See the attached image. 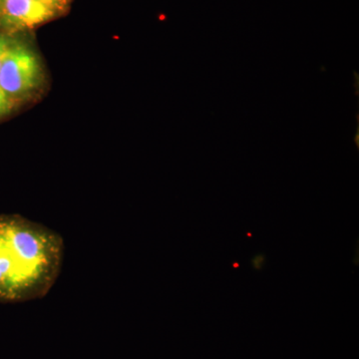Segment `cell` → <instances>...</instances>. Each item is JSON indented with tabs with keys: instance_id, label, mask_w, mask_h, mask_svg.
<instances>
[{
	"instance_id": "4",
	"label": "cell",
	"mask_w": 359,
	"mask_h": 359,
	"mask_svg": "<svg viewBox=\"0 0 359 359\" xmlns=\"http://www.w3.org/2000/svg\"><path fill=\"white\" fill-rule=\"evenodd\" d=\"M11 43L6 37L0 35V67H1L2 62H4V57H6L7 51L11 48Z\"/></svg>"
},
{
	"instance_id": "5",
	"label": "cell",
	"mask_w": 359,
	"mask_h": 359,
	"mask_svg": "<svg viewBox=\"0 0 359 359\" xmlns=\"http://www.w3.org/2000/svg\"><path fill=\"white\" fill-rule=\"evenodd\" d=\"M9 103H11V101H9V97L4 93V90L0 88V115L8 109Z\"/></svg>"
},
{
	"instance_id": "8",
	"label": "cell",
	"mask_w": 359,
	"mask_h": 359,
	"mask_svg": "<svg viewBox=\"0 0 359 359\" xmlns=\"http://www.w3.org/2000/svg\"><path fill=\"white\" fill-rule=\"evenodd\" d=\"M0 16H2V0H0Z\"/></svg>"
},
{
	"instance_id": "9",
	"label": "cell",
	"mask_w": 359,
	"mask_h": 359,
	"mask_svg": "<svg viewBox=\"0 0 359 359\" xmlns=\"http://www.w3.org/2000/svg\"><path fill=\"white\" fill-rule=\"evenodd\" d=\"M233 268H238V266H240V264H238V263H233Z\"/></svg>"
},
{
	"instance_id": "7",
	"label": "cell",
	"mask_w": 359,
	"mask_h": 359,
	"mask_svg": "<svg viewBox=\"0 0 359 359\" xmlns=\"http://www.w3.org/2000/svg\"><path fill=\"white\" fill-rule=\"evenodd\" d=\"M42 1H44L47 6H50L55 11L59 7L65 6L66 4V0H42Z\"/></svg>"
},
{
	"instance_id": "2",
	"label": "cell",
	"mask_w": 359,
	"mask_h": 359,
	"mask_svg": "<svg viewBox=\"0 0 359 359\" xmlns=\"http://www.w3.org/2000/svg\"><path fill=\"white\" fill-rule=\"evenodd\" d=\"M41 68L35 54L20 45L11 46L0 67V88L11 98L36 88Z\"/></svg>"
},
{
	"instance_id": "3",
	"label": "cell",
	"mask_w": 359,
	"mask_h": 359,
	"mask_svg": "<svg viewBox=\"0 0 359 359\" xmlns=\"http://www.w3.org/2000/svg\"><path fill=\"white\" fill-rule=\"evenodd\" d=\"M55 13L42 0H2V16L8 25L18 28L41 25Z\"/></svg>"
},
{
	"instance_id": "10",
	"label": "cell",
	"mask_w": 359,
	"mask_h": 359,
	"mask_svg": "<svg viewBox=\"0 0 359 359\" xmlns=\"http://www.w3.org/2000/svg\"><path fill=\"white\" fill-rule=\"evenodd\" d=\"M252 233H248V237H252Z\"/></svg>"
},
{
	"instance_id": "6",
	"label": "cell",
	"mask_w": 359,
	"mask_h": 359,
	"mask_svg": "<svg viewBox=\"0 0 359 359\" xmlns=\"http://www.w3.org/2000/svg\"><path fill=\"white\" fill-rule=\"evenodd\" d=\"M264 262H266V256H264V255H257V256L252 259V268L257 269V271H261L264 264Z\"/></svg>"
},
{
	"instance_id": "1",
	"label": "cell",
	"mask_w": 359,
	"mask_h": 359,
	"mask_svg": "<svg viewBox=\"0 0 359 359\" xmlns=\"http://www.w3.org/2000/svg\"><path fill=\"white\" fill-rule=\"evenodd\" d=\"M63 238L20 215H0V302L42 299L62 268Z\"/></svg>"
}]
</instances>
